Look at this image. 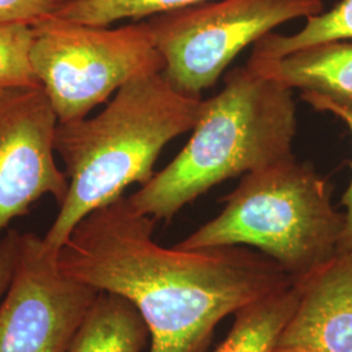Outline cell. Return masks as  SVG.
Segmentation results:
<instances>
[{"mask_svg": "<svg viewBox=\"0 0 352 352\" xmlns=\"http://www.w3.org/2000/svg\"><path fill=\"white\" fill-rule=\"evenodd\" d=\"M155 222L123 196L87 215L58 252L67 276L138 308L149 352H204L227 316L295 283L247 247H162L153 238Z\"/></svg>", "mask_w": 352, "mask_h": 352, "instance_id": "obj_1", "label": "cell"}, {"mask_svg": "<svg viewBox=\"0 0 352 352\" xmlns=\"http://www.w3.org/2000/svg\"><path fill=\"white\" fill-rule=\"evenodd\" d=\"M201 107L202 100L177 93L155 72L124 84L97 115L59 123L55 151L68 190L43 236L47 247L58 253L87 215L123 197L132 184H146L162 151L192 131Z\"/></svg>", "mask_w": 352, "mask_h": 352, "instance_id": "obj_2", "label": "cell"}, {"mask_svg": "<svg viewBox=\"0 0 352 352\" xmlns=\"http://www.w3.org/2000/svg\"><path fill=\"white\" fill-rule=\"evenodd\" d=\"M296 128L292 89L248 65L234 68L223 89L202 100L184 148L126 199L139 213L170 221L227 179L292 157Z\"/></svg>", "mask_w": 352, "mask_h": 352, "instance_id": "obj_3", "label": "cell"}, {"mask_svg": "<svg viewBox=\"0 0 352 352\" xmlns=\"http://www.w3.org/2000/svg\"><path fill=\"white\" fill-rule=\"evenodd\" d=\"M222 212L176 244L182 250L256 248L300 282L340 252L344 215L312 164L295 155L241 177Z\"/></svg>", "mask_w": 352, "mask_h": 352, "instance_id": "obj_4", "label": "cell"}, {"mask_svg": "<svg viewBox=\"0 0 352 352\" xmlns=\"http://www.w3.org/2000/svg\"><path fill=\"white\" fill-rule=\"evenodd\" d=\"M33 30V71L59 123L87 118L131 80L164 69L146 21L113 28L49 17Z\"/></svg>", "mask_w": 352, "mask_h": 352, "instance_id": "obj_5", "label": "cell"}, {"mask_svg": "<svg viewBox=\"0 0 352 352\" xmlns=\"http://www.w3.org/2000/svg\"><path fill=\"white\" fill-rule=\"evenodd\" d=\"M324 11L322 0H210L146 19L177 93L202 100L245 47L276 28Z\"/></svg>", "mask_w": 352, "mask_h": 352, "instance_id": "obj_6", "label": "cell"}, {"mask_svg": "<svg viewBox=\"0 0 352 352\" xmlns=\"http://www.w3.org/2000/svg\"><path fill=\"white\" fill-rule=\"evenodd\" d=\"M97 289L63 273L43 236L25 232L0 300V352H67Z\"/></svg>", "mask_w": 352, "mask_h": 352, "instance_id": "obj_7", "label": "cell"}, {"mask_svg": "<svg viewBox=\"0 0 352 352\" xmlns=\"http://www.w3.org/2000/svg\"><path fill=\"white\" fill-rule=\"evenodd\" d=\"M58 116L41 87L0 91V234L32 205H60L68 179L56 162Z\"/></svg>", "mask_w": 352, "mask_h": 352, "instance_id": "obj_8", "label": "cell"}, {"mask_svg": "<svg viewBox=\"0 0 352 352\" xmlns=\"http://www.w3.org/2000/svg\"><path fill=\"white\" fill-rule=\"evenodd\" d=\"M296 285L298 305L276 349L352 352V251L337 253Z\"/></svg>", "mask_w": 352, "mask_h": 352, "instance_id": "obj_9", "label": "cell"}, {"mask_svg": "<svg viewBox=\"0 0 352 352\" xmlns=\"http://www.w3.org/2000/svg\"><path fill=\"white\" fill-rule=\"evenodd\" d=\"M247 65L289 89L309 106L327 103L352 111V39L308 46L273 60Z\"/></svg>", "mask_w": 352, "mask_h": 352, "instance_id": "obj_10", "label": "cell"}, {"mask_svg": "<svg viewBox=\"0 0 352 352\" xmlns=\"http://www.w3.org/2000/svg\"><path fill=\"white\" fill-rule=\"evenodd\" d=\"M151 331L138 308L124 298L100 292L67 352H142Z\"/></svg>", "mask_w": 352, "mask_h": 352, "instance_id": "obj_11", "label": "cell"}, {"mask_svg": "<svg viewBox=\"0 0 352 352\" xmlns=\"http://www.w3.org/2000/svg\"><path fill=\"white\" fill-rule=\"evenodd\" d=\"M299 300L296 283L279 289L235 314L226 340L214 352H273Z\"/></svg>", "mask_w": 352, "mask_h": 352, "instance_id": "obj_12", "label": "cell"}, {"mask_svg": "<svg viewBox=\"0 0 352 352\" xmlns=\"http://www.w3.org/2000/svg\"><path fill=\"white\" fill-rule=\"evenodd\" d=\"M338 39H352V0H340L329 11L305 19L304 26L295 33L266 34L253 45L250 60L279 59L294 51Z\"/></svg>", "mask_w": 352, "mask_h": 352, "instance_id": "obj_13", "label": "cell"}, {"mask_svg": "<svg viewBox=\"0 0 352 352\" xmlns=\"http://www.w3.org/2000/svg\"><path fill=\"white\" fill-rule=\"evenodd\" d=\"M210 0H64L51 17L90 26L142 20Z\"/></svg>", "mask_w": 352, "mask_h": 352, "instance_id": "obj_14", "label": "cell"}, {"mask_svg": "<svg viewBox=\"0 0 352 352\" xmlns=\"http://www.w3.org/2000/svg\"><path fill=\"white\" fill-rule=\"evenodd\" d=\"M33 34L32 24L0 25V91L39 87L30 59Z\"/></svg>", "mask_w": 352, "mask_h": 352, "instance_id": "obj_15", "label": "cell"}, {"mask_svg": "<svg viewBox=\"0 0 352 352\" xmlns=\"http://www.w3.org/2000/svg\"><path fill=\"white\" fill-rule=\"evenodd\" d=\"M64 0H0V25L37 24L51 17Z\"/></svg>", "mask_w": 352, "mask_h": 352, "instance_id": "obj_16", "label": "cell"}, {"mask_svg": "<svg viewBox=\"0 0 352 352\" xmlns=\"http://www.w3.org/2000/svg\"><path fill=\"white\" fill-rule=\"evenodd\" d=\"M311 107L315 109L316 111L329 113L337 116L346 126H349L352 135V111L333 106V104H327V103H315ZM340 202H342V206L344 208V212H343L344 228L340 239V252H350L352 251V177L350 186L344 190Z\"/></svg>", "mask_w": 352, "mask_h": 352, "instance_id": "obj_17", "label": "cell"}, {"mask_svg": "<svg viewBox=\"0 0 352 352\" xmlns=\"http://www.w3.org/2000/svg\"><path fill=\"white\" fill-rule=\"evenodd\" d=\"M21 232L10 230L0 239V300L8 289L19 257Z\"/></svg>", "mask_w": 352, "mask_h": 352, "instance_id": "obj_18", "label": "cell"}, {"mask_svg": "<svg viewBox=\"0 0 352 352\" xmlns=\"http://www.w3.org/2000/svg\"><path fill=\"white\" fill-rule=\"evenodd\" d=\"M273 352H296V351H289V350H279V349H274V351Z\"/></svg>", "mask_w": 352, "mask_h": 352, "instance_id": "obj_19", "label": "cell"}]
</instances>
